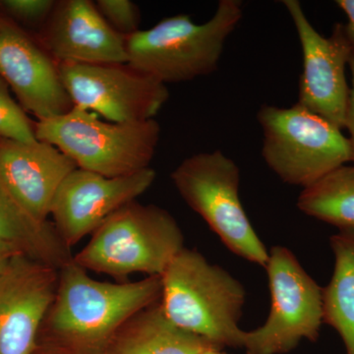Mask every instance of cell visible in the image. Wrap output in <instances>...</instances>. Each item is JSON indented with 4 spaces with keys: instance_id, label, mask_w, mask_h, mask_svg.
<instances>
[{
    "instance_id": "8",
    "label": "cell",
    "mask_w": 354,
    "mask_h": 354,
    "mask_svg": "<svg viewBox=\"0 0 354 354\" xmlns=\"http://www.w3.org/2000/svg\"><path fill=\"white\" fill-rule=\"evenodd\" d=\"M272 307L264 325L244 333L247 354H286L302 339L314 342L323 324V288L283 246L272 247L265 268Z\"/></svg>"
},
{
    "instance_id": "7",
    "label": "cell",
    "mask_w": 354,
    "mask_h": 354,
    "mask_svg": "<svg viewBox=\"0 0 354 354\" xmlns=\"http://www.w3.org/2000/svg\"><path fill=\"white\" fill-rule=\"evenodd\" d=\"M171 180L232 252L266 268L269 252L242 206L241 171L234 160L221 151L195 153L172 171Z\"/></svg>"
},
{
    "instance_id": "23",
    "label": "cell",
    "mask_w": 354,
    "mask_h": 354,
    "mask_svg": "<svg viewBox=\"0 0 354 354\" xmlns=\"http://www.w3.org/2000/svg\"><path fill=\"white\" fill-rule=\"evenodd\" d=\"M349 67L351 70V75H353V87L349 91V97L348 109H346V128H348L349 134H351V151H353V162H354V51L351 53V59H349Z\"/></svg>"
},
{
    "instance_id": "11",
    "label": "cell",
    "mask_w": 354,
    "mask_h": 354,
    "mask_svg": "<svg viewBox=\"0 0 354 354\" xmlns=\"http://www.w3.org/2000/svg\"><path fill=\"white\" fill-rule=\"evenodd\" d=\"M155 179L156 171L151 167L120 177H106L77 167L64 179L53 199L50 216L55 230L71 249L118 209L144 194Z\"/></svg>"
},
{
    "instance_id": "21",
    "label": "cell",
    "mask_w": 354,
    "mask_h": 354,
    "mask_svg": "<svg viewBox=\"0 0 354 354\" xmlns=\"http://www.w3.org/2000/svg\"><path fill=\"white\" fill-rule=\"evenodd\" d=\"M104 19L120 36L127 38L140 31L141 14L129 0H97L95 2Z\"/></svg>"
},
{
    "instance_id": "10",
    "label": "cell",
    "mask_w": 354,
    "mask_h": 354,
    "mask_svg": "<svg viewBox=\"0 0 354 354\" xmlns=\"http://www.w3.org/2000/svg\"><path fill=\"white\" fill-rule=\"evenodd\" d=\"M283 4L297 30L304 55L297 104L342 129L351 91L346 66L353 53L344 25L335 24L326 38L310 23L299 1L283 0Z\"/></svg>"
},
{
    "instance_id": "4",
    "label": "cell",
    "mask_w": 354,
    "mask_h": 354,
    "mask_svg": "<svg viewBox=\"0 0 354 354\" xmlns=\"http://www.w3.org/2000/svg\"><path fill=\"white\" fill-rule=\"evenodd\" d=\"M184 248L183 230L167 211L132 201L109 216L73 257L86 271L124 279L162 276Z\"/></svg>"
},
{
    "instance_id": "25",
    "label": "cell",
    "mask_w": 354,
    "mask_h": 354,
    "mask_svg": "<svg viewBox=\"0 0 354 354\" xmlns=\"http://www.w3.org/2000/svg\"><path fill=\"white\" fill-rule=\"evenodd\" d=\"M23 253L20 248L8 242L0 241V272L8 265L18 254ZM24 254V253H23Z\"/></svg>"
},
{
    "instance_id": "9",
    "label": "cell",
    "mask_w": 354,
    "mask_h": 354,
    "mask_svg": "<svg viewBox=\"0 0 354 354\" xmlns=\"http://www.w3.org/2000/svg\"><path fill=\"white\" fill-rule=\"evenodd\" d=\"M74 106L111 122L155 120L169 97L167 85L129 64H58Z\"/></svg>"
},
{
    "instance_id": "6",
    "label": "cell",
    "mask_w": 354,
    "mask_h": 354,
    "mask_svg": "<svg viewBox=\"0 0 354 354\" xmlns=\"http://www.w3.org/2000/svg\"><path fill=\"white\" fill-rule=\"evenodd\" d=\"M262 157L283 181L304 188L346 162H353L351 142L342 129L300 106H261Z\"/></svg>"
},
{
    "instance_id": "19",
    "label": "cell",
    "mask_w": 354,
    "mask_h": 354,
    "mask_svg": "<svg viewBox=\"0 0 354 354\" xmlns=\"http://www.w3.org/2000/svg\"><path fill=\"white\" fill-rule=\"evenodd\" d=\"M297 207L339 232H354V167L342 165L302 189Z\"/></svg>"
},
{
    "instance_id": "18",
    "label": "cell",
    "mask_w": 354,
    "mask_h": 354,
    "mask_svg": "<svg viewBox=\"0 0 354 354\" xmlns=\"http://www.w3.org/2000/svg\"><path fill=\"white\" fill-rule=\"evenodd\" d=\"M335 270L323 288V323L341 335L346 354H354V232L330 237Z\"/></svg>"
},
{
    "instance_id": "13",
    "label": "cell",
    "mask_w": 354,
    "mask_h": 354,
    "mask_svg": "<svg viewBox=\"0 0 354 354\" xmlns=\"http://www.w3.org/2000/svg\"><path fill=\"white\" fill-rule=\"evenodd\" d=\"M0 77L12 88L20 106L38 121L64 115L73 109L57 62L20 26L1 15Z\"/></svg>"
},
{
    "instance_id": "5",
    "label": "cell",
    "mask_w": 354,
    "mask_h": 354,
    "mask_svg": "<svg viewBox=\"0 0 354 354\" xmlns=\"http://www.w3.org/2000/svg\"><path fill=\"white\" fill-rule=\"evenodd\" d=\"M39 141L57 147L78 169L106 177L130 176L150 167L160 127L156 120L104 122L73 106L64 115L35 123Z\"/></svg>"
},
{
    "instance_id": "2",
    "label": "cell",
    "mask_w": 354,
    "mask_h": 354,
    "mask_svg": "<svg viewBox=\"0 0 354 354\" xmlns=\"http://www.w3.org/2000/svg\"><path fill=\"white\" fill-rule=\"evenodd\" d=\"M160 278V304L174 325L218 348H242L246 292L230 272L184 247Z\"/></svg>"
},
{
    "instance_id": "14",
    "label": "cell",
    "mask_w": 354,
    "mask_h": 354,
    "mask_svg": "<svg viewBox=\"0 0 354 354\" xmlns=\"http://www.w3.org/2000/svg\"><path fill=\"white\" fill-rule=\"evenodd\" d=\"M39 44L59 64H127V44L90 0H60L41 30Z\"/></svg>"
},
{
    "instance_id": "3",
    "label": "cell",
    "mask_w": 354,
    "mask_h": 354,
    "mask_svg": "<svg viewBox=\"0 0 354 354\" xmlns=\"http://www.w3.org/2000/svg\"><path fill=\"white\" fill-rule=\"evenodd\" d=\"M242 7L241 0H221L204 24L179 14L140 30L125 38L127 64L165 85L209 75L218 68L225 41L241 22Z\"/></svg>"
},
{
    "instance_id": "15",
    "label": "cell",
    "mask_w": 354,
    "mask_h": 354,
    "mask_svg": "<svg viewBox=\"0 0 354 354\" xmlns=\"http://www.w3.org/2000/svg\"><path fill=\"white\" fill-rule=\"evenodd\" d=\"M77 165L57 147L0 138V183L21 209L48 223L58 188Z\"/></svg>"
},
{
    "instance_id": "20",
    "label": "cell",
    "mask_w": 354,
    "mask_h": 354,
    "mask_svg": "<svg viewBox=\"0 0 354 354\" xmlns=\"http://www.w3.org/2000/svg\"><path fill=\"white\" fill-rule=\"evenodd\" d=\"M0 138L32 143L38 141L35 124L25 109L11 97L9 86L0 77Z\"/></svg>"
},
{
    "instance_id": "26",
    "label": "cell",
    "mask_w": 354,
    "mask_h": 354,
    "mask_svg": "<svg viewBox=\"0 0 354 354\" xmlns=\"http://www.w3.org/2000/svg\"><path fill=\"white\" fill-rule=\"evenodd\" d=\"M199 354H228L225 353L221 348H213L207 349V351H203V353Z\"/></svg>"
},
{
    "instance_id": "1",
    "label": "cell",
    "mask_w": 354,
    "mask_h": 354,
    "mask_svg": "<svg viewBox=\"0 0 354 354\" xmlns=\"http://www.w3.org/2000/svg\"><path fill=\"white\" fill-rule=\"evenodd\" d=\"M162 290L160 276L104 283L72 260L59 270L57 295L43 326L70 346L109 351L133 317L160 301Z\"/></svg>"
},
{
    "instance_id": "16",
    "label": "cell",
    "mask_w": 354,
    "mask_h": 354,
    "mask_svg": "<svg viewBox=\"0 0 354 354\" xmlns=\"http://www.w3.org/2000/svg\"><path fill=\"white\" fill-rule=\"evenodd\" d=\"M213 348H221L174 325L160 300L133 317L106 354H199Z\"/></svg>"
},
{
    "instance_id": "17",
    "label": "cell",
    "mask_w": 354,
    "mask_h": 354,
    "mask_svg": "<svg viewBox=\"0 0 354 354\" xmlns=\"http://www.w3.org/2000/svg\"><path fill=\"white\" fill-rule=\"evenodd\" d=\"M0 241L8 242L32 259L60 270L73 260L55 225L38 223L20 208L0 183Z\"/></svg>"
},
{
    "instance_id": "22",
    "label": "cell",
    "mask_w": 354,
    "mask_h": 354,
    "mask_svg": "<svg viewBox=\"0 0 354 354\" xmlns=\"http://www.w3.org/2000/svg\"><path fill=\"white\" fill-rule=\"evenodd\" d=\"M57 6L55 0H2L0 1V15L26 25L38 26L43 29Z\"/></svg>"
},
{
    "instance_id": "12",
    "label": "cell",
    "mask_w": 354,
    "mask_h": 354,
    "mask_svg": "<svg viewBox=\"0 0 354 354\" xmlns=\"http://www.w3.org/2000/svg\"><path fill=\"white\" fill-rule=\"evenodd\" d=\"M59 270L18 254L0 272V354H32L57 295Z\"/></svg>"
},
{
    "instance_id": "24",
    "label": "cell",
    "mask_w": 354,
    "mask_h": 354,
    "mask_svg": "<svg viewBox=\"0 0 354 354\" xmlns=\"http://www.w3.org/2000/svg\"><path fill=\"white\" fill-rule=\"evenodd\" d=\"M337 6L348 16V24L344 25L346 37L351 44L353 51H354V0H339Z\"/></svg>"
}]
</instances>
